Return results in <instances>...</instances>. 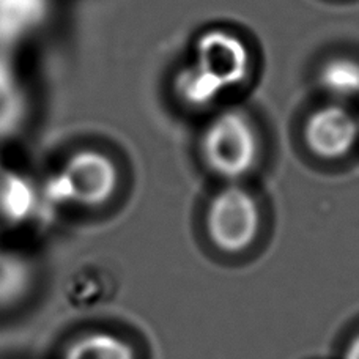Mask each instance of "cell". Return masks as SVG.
<instances>
[{
	"mask_svg": "<svg viewBox=\"0 0 359 359\" xmlns=\"http://www.w3.org/2000/svg\"><path fill=\"white\" fill-rule=\"evenodd\" d=\"M117 183L118 170L111 158L98 150H79L49 180L48 189L54 201L98 207L112 197Z\"/></svg>",
	"mask_w": 359,
	"mask_h": 359,
	"instance_id": "3957f363",
	"label": "cell"
},
{
	"mask_svg": "<svg viewBox=\"0 0 359 359\" xmlns=\"http://www.w3.org/2000/svg\"><path fill=\"white\" fill-rule=\"evenodd\" d=\"M304 142L322 159H341L355 149L359 139V121L339 102L313 111L304 123Z\"/></svg>",
	"mask_w": 359,
	"mask_h": 359,
	"instance_id": "5b68a950",
	"label": "cell"
},
{
	"mask_svg": "<svg viewBox=\"0 0 359 359\" xmlns=\"http://www.w3.org/2000/svg\"><path fill=\"white\" fill-rule=\"evenodd\" d=\"M50 0H0V53L10 54L40 30L50 15Z\"/></svg>",
	"mask_w": 359,
	"mask_h": 359,
	"instance_id": "8992f818",
	"label": "cell"
},
{
	"mask_svg": "<svg viewBox=\"0 0 359 359\" xmlns=\"http://www.w3.org/2000/svg\"><path fill=\"white\" fill-rule=\"evenodd\" d=\"M251 72L252 55L245 40L230 30L211 29L197 38L196 60L180 69L174 90L184 106L201 111L245 84Z\"/></svg>",
	"mask_w": 359,
	"mask_h": 359,
	"instance_id": "6da1fadb",
	"label": "cell"
},
{
	"mask_svg": "<svg viewBox=\"0 0 359 359\" xmlns=\"http://www.w3.org/2000/svg\"><path fill=\"white\" fill-rule=\"evenodd\" d=\"M65 359H134L130 345L104 332L81 337L68 348Z\"/></svg>",
	"mask_w": 359,
	"mask_h": 359,
	"instance_id": "30bf717a",
	"label": "cell"
},
{
	"mask_svg": "<svg viewBox=\"0 0 359 359\" xmlns=\"http://www.w3.org/2000/svg\"><path fill=\"white\" fill-rule=\"evenodd\" d=\"M36 205V191L27 178L15 170L0 168V217L22 222Z\"/></svg>",
	"mask_w": 359,
	"mask_h": 359,
	"instance_id": "ba28073f",
	"label": "cell"
},
{
	"mask_svg": "<svg viewBox=\"0 0 359 359\" xmlns=\"http://www.w3.org/2000/svg\"><path fill=\"white\" fill-rule=\"evenodd\" d=\"M318 86L331 98H359V62L351 57H332L318 69Z\"/></svg>",
	"mask_w": 359,
	"mask_h": 359,
	"instance_id": "9c48e42d",
	"label": "cell"
},
{
	"mask_svg": "<svg viewBox=\"0 0 359 359\" xmlns=\"http://www.w3.org/2000/svg\"><path fill=\"white\" fill-rule=\"evenodd\" d=\"M345 359H359V337L356 341L351 342L347 355H345Z\"/></svg>",
	"mask_w": 359,
	"mask_h": 359,
	"instance_id": "7c38bea8",
	"label": "cell"
},
{
	"mask_svg": "<svg viewBox=\"0 0 359 359\" xmlns=\"http://www.w3.org/2000/svg\"><path fill=\"white\" fill-rule=\"evenodd\" d=\"M32 271L27 262L15 254L0 252V304H11L29 290Z\"/></svg>",
	"mask_w": 359,
	"mask_h": 359,
	"instance_id": "8fae6325",
	"label": "cell"
},
{
	"mask_svg": "<svg viewBox=\"0 0 359 359\" xmlns=\"http://www.w3.org/2000/svg\"><path fill=\"white\" fill-rule=\"evenodd\" d=\"M259 221V208L252 196L236 186L222 189L210 205V235L224 251L238 252L251 245L257 235Z\"/></svg>",
	"mask_w": 359,
	"mask_h": 359,
	"instance_id": "277c9868",
	"label": "cell"
},
{
	"mask_svg": "<svg viewBox=\"0 0 359 359\" xmlns=\"http://www.w3.org/2000/svg\"><path fill=\"white\" fill-rule=\"evenodd\" d=\"M27 98L10 54L0 53V140L15 136L24 125Z\"/></svg>",
	"mask_w": 359,
	"mask_h": 359,
	"instance_id": "52a82bcc",
	"label": "cell"
},
{
	"mask_svg": "<svg viewBox=\"0 0 359 359\" xmlns=\"http://www.w3.org/2000/svg\"><path fill=\"white\" fill-rule=\"evenodd\" d=\"M202 156L216 175L235 180L249 174L260 155V139L252 120L241 111H226L202 134Z\"/></svg>",
	"mask_w": 359,
	"mask_h": 359,
	"instance_id": "7a4b0ae2",
	"label": "cell"
}]
</instances>
